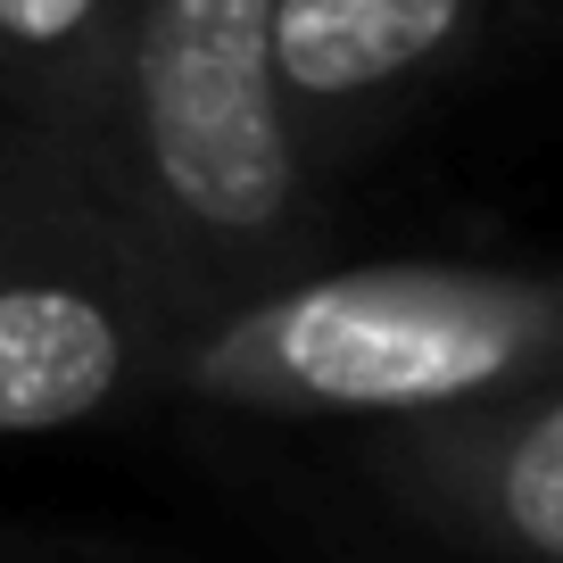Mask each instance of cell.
Returning <instances> with one entry per match:
<instances>
[{"mask_svg":"<svg viewBox=\"0 0 563 563\" xmlns=\"http://www.w3.org/2000/svg\"><path fill=\"white\" fill-rule=\"evenodd\" d=\"M497 9L506 0H274L265 42L307 166L323 175L389 117H406L440 75H456Z\"/></svg>","mask_w":563,"mask_h":563,"instance_id":"5b68a950","label":"cell"},{"mask_svg":"<svg viewBox=\"0 0 563 563\" xmlns=\"http://www.w3.org/2000/svg\"><path fill=\"white\" fill-rule=\"evenodd\" d=\"M555 365L563 299L539 274L389 257L208 307L175 349V389L282 422H406Z\"/></svg>","mask_w":563,"mask_h":563,"instance_id":"7a4b0ae2","label":"cell"},{"mask_svg":"<svg viewBox=\"0 0 563 563\" xmlns=\"http://www.w3.org/2000/svg\"><path fill=\"white\" fill-rule=\"evenodd\" d=\"M108 34H117V0H0V84L34 108L58 158L100 100Z\"/></svg>","mask_w":563,"mask_h":563,"instance_id":"8992f818","label":"cell"},{"mask_svg":"<svg viewBox=\"0 0 563 563\" xmlns=\"http://www.w3.org/2000/svg\"><path fill=\"white\" fill-rule=\"evenodd\" d=\"M382 473L422 522L481 555L563 563V382L530 373L489 398L382 422Z\"/></svg>","mask_w":563,"mask_h":563,"instance_id":"277c9868","label":"cell"},{"mask_svg":"<svg viewBox=\"0 0 563 563\" xmlns=\"http://www.w3.org/2000/svg\"><path fill=\"white\" fill-rule=\"evenodd\" d=\"M199 307L91 199L67 158L0 191V440L100 422L141 382H175Z\"/></svg>","mask_w":563,"mask_h":563,"instance_id":"3957f363","label":"cell"},{"mask_svg":"<svg viewBox=\"0 0 563 563\" xmlns=\"http://www.w3.org/2000/svg\"><path fill=\"white\" fill-rule=\"evenodd\" d=\"M274 0H117L67 166L208 316L290 274L316 166L274 84Z\"/></svg>","mask_w":563,"mask_h":563,"instance_id":"6da1fadb","label":"cell"}]
</instances>
